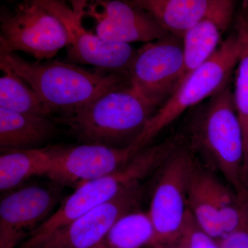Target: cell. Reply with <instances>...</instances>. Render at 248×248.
Here are the masks:
<instances>
[{
	"instance_id": "obj_1",
	"label": "cell",
	"mask_w": 248,
	"mask_h": 248,
	"mask_svg": "<svg viewBox=\"0 0 248 248\" xmlns=\"http://www.w3.org/2000/svg\"><path fill=\"white\" fill-rule=\"evenodd\" d=\"M53 112L73 115L111 90L129 84L127 77L59 61L29 62L16 54L0 55Z\"/></svg>"
},
{
	"instance_id": "obj_2",
	"label": "cell",
	"mask_w": 248,
	"mask_h": 248,
	"mask_svg": "<svg viewBox=\"0 0 248 248\" xmlns=\"http://www.w3.org/2000/svg\"><path fill=\"white\" fill-rule=\"evenodd\" d=\"M192 144L219 170L238 195L248 197L244 132L230 83L197 112L192 124Z\"/></svg>"
},
{
	"instance_id": "obj_3",
	"label": "cell",
	"mask_w": 248,
	"mask_h": 248,
	"mask_svg": "<svg viewBox=\"0 0 248 248\" xmlns=\"http://www.w3.org/2000/svg\"><path fill=\"white\" fill-rule=\"evenodd\" d=\"M179 142L174 137L146 147L122 169L84 183L66 197L52 216L18 247H29L40 242L80 217L115 198L127 187L140 183L155 169H161L177 151Z\"/></svg>"
},
{
	"instance_id": "obj_4",
	"label": "cell",
	"mask_w": 248,
	"mask_h": 248,
	"mask_svg": "<svg viewBox=\"0 0 248 248\" xmlns=\"http://www.w3.org/2000/svg\"><path fill=\"white\" fill-rule=\"evenodd\" d=\"M157 110L128 84L58 120L82 143L122 148L140 136Z\"/></svg>"
},
{
	"instance_id": "obj_5",
	"label": "cell",
	"mask_w": 248,
	"mask_h": 248,
	"mask_svg": "<svg viewBox=\"0 0 248 248\" xmlns=\"http://www.w3.org/2000/svg\"><path fill=\"white\" fill-rule=\"evenodd\" d=\"M239 56L235 32L222 41L208 61L186 76L174 92L148 121L136 140L132 142L140 149L146 146L164 128L187 109L210 99L230 83Z\"/></svg>"
},
{
	"instance_id": "obj_6",
	"label": "cell",
	"mask_w": 248,
	"mask_h": 248,
	"mask_svg": "<svg viewBox=\"0 0 248 248\" xmlns=\"http://www.w3.org/2000/svg\"><path fill=\"white\" fill-rule=\"evenodd\" d=\"M0 22V55L22 51L45 62L69 47L64 26L39 0L24 1L14 12L1 14Z\"/></svg>"
},
{
	"instance_id": "obj_7",
	"label": "cell",
	"mask_w": 248,
	"mask_h": 248,
	"mask_svg": "<svg viewBox=\"0 0 248 248\" xmlns=\"http://www.w3.org/2000/svg\"><path fill=\"white\" fill-rule=\"evenodd\" d=\"M184 70L182 39L169 34L137 50L129 70V84L157 108L180 84Z\"/></svg>"
},
{
	"instance_id": "obj_8",
	"label": "cell",
	"mask_w": 248,
	"mask_h": 248,
	"mask_svg": "<svg viewBox=\"0 0 248 248\" xmlns=\"http://www.w3.org/2000/svg\"><path fill=\"white\" fill-rule=\"evenodd\" d=\"M196 165L190 150L180 147L161 167L148 211L155 231L152 248L166 244L182 231L188 213L187 190Z\"/></svg>"
},
{
	"instance_id": "obj_9",
	"label": "cell",
	"mask_w": 248,
	"mask_h": 248,
	"mask_svg": "<svg viewBox=\"0 0 248 248\" xmlns=\"http://www.w3.org/2000/svg\"><path fill=\"white\" fill-rule=\"evenodd\" d=\"M39 1L64 26L70 40L69 56L73 60L128 78L137 50L130 45L104 40L86 30L82 24L86 1H73L70 7L58 0Z\"/></svg>"
},
{
	"instance_id": "obj_10",
	"label": "cell",
	"mask_w": 248,
	"mask_h": 248,
	"mask_svg": "<svg viewBox=\"0 0 248 248\" xmlns=\"http://www.w3.org/2000/svg\"><path fill=\"white\" fill-rule=\"evenodd\" d=\"M140 151L133 143L122 148L89 143L50 146V164L45 177L58 185L76 188L122 169Z\"/></svg>"
},
{
	"instance_id": "obj_11",
	"label": "cell",
	"mask_w": 248,
	"mask_h": 248,
	"mask_svg": "<svg viewBox=\"0 0 248 248\" xmlns=\"http://www.w3.org/2000/svg\"><path fill=\"white\" fill-rule=\"evenodd\" d=\"M52 187L30 185L6 192L0 202V248H17L52 216L58 203Z\"/></svg>"
},
{
	"instance_id": "obj_12",
	"label": "cell",
	"mask_w": 248,
	"mask_h": 248,
	"mask_svg": "<svg viewBox=\"0 0 248 248\" xmlns=\"http://www.w3.org/2000/svg\"><path fill=\"white\" fill-rule=\"evenodd\" d=\"M141 197V184H134L40 242L17 248H97L114 223L135 210Z\"/></svg>"
},
{
	"instance_id": "obj_13",
	"label": "cell",
	"mask_w": 248,
	"mask_h": 248,
	"mask_svg": "<svg viewBox=\"0 0 248 248\" xmlns=\"http://www.w3.org/2000/svg\"><path fill=\"white\" fill-rule=\"evenodd\" d=\"M244 198L196 165L187 190V208L197 224L209 236L217 241L224 236L222 222L230 221L237 215Z\"/></svg>"
},
{
	"instance_id": "obj_14",
	"label": "cell",
	"mask_w": 248,
	"mask_h": 248,
	"mask_svg": "<svg viewBox=\"0 0 248 248\" xmlns=\"http://www.w3.org/2000/svg\"><path fill=\"white\" fill-rule=\"evenodd\" d=\"M95 4L102 11L92 4L85 6L87 11L84 9V14L95 20L96 34L104 40L125 45L148 43L169 35L149 14L130 1L105 0Z\"/></svg>"
},
{
	"instance_id": "obj_15",
	"label": "cell",
	"mask_w": 248,
	"mask_h": 248,
	"mask_svg": "<svg viewBox=\"0 0 248 248\" xmlns=\"http://www.w3.org/2000/svg\"><path fill=\"white\" fill-rule=\"evenodd\" d=\"M235 6L234 1L222 0L215 12L192 27L183 37L184 70L181 82L217 51L221 45L222 36L231 24Z\"/></svg>"
},
{
	"instance_id": "obj_16",
	"label": "cell",
	"mask_w": 248,
	"mask_h": 248,
	"mask_svg": "<svg viewBox=\"0 0 248 248\" xmlns=\"http://www.w3.org/2000/svg\"><path fill=\"white\" fill-rule=\"evenodd\" d=\"M170 35L182 39L186 32L215 12L222 0H134Z\"/></svg>"
},
{
	"instance_id": "obj_17",
	"label": "cell",
	"mask_w": 248,
	"mask_h": 248,
	"mask_svg": "<svg viewBox=\"0 0 248 248\" xmlns=\"http://www.w3.org/2000/svg\"><path fill=\"white\" fill-rule=\"evenodd\" d=\"M55 131V124L47 117L0 108L1 151L38 148Z\"/></svg>"
},
{
	"instance_id": "obj_18",
	"label": "cell",
	"mask_w": 248,
	"mask_h": 248,
	"mask_svg": "<svg viewBox=\"0 0 248 248\" xmlns=\"http://www.w3.org/2000/svg\"><path fill=\"white\" fill-rule=\"evenodd\" d=\"M50 161V146L1 151L0 190L10 192L31 178L45 177Z\"/></svg>"
},
{
	"instance_id": "obj_19",
	"label": "cell",
	"mask_w": 248,
	"mask_h": 248,
	"mask_svg": "<svg viewBox=\"0 0 248 248\" xmlns=\"http://www.w3.org/2000/svg\"><path fill=\"white\" fill-rule=\"evenodd\" d=\"M155 231L148 212L133 210L111 227L97 248H143L154 244Z\"/></svg>"
},
{
	"instance_id": "obj_20",
	"label": "cell",
	"mask_w": 248,
	"mask_h": 248,
	"mask_svg": "<svg viewBox=\"0 0 248 248\" xmlns=\"http://www.w3.org/2000/svg\"><path fill=\"white\" fill-rule=\"evenodd\" d=\"M0 108L47 117L53 113L39 94L16 74L4 59L0 58Z\"/></svg>"
},
{
	"instance_id": "obj_21",
	"label": "cell",
	"mask_w": 248,
	"mask_h": 248,
	"mask_svg": "<svg viewBox=\"0 0 248 248\" xmlns=\"http://www.w3.org/2000/svg\"><path fill=\"white\" fill-rule=\"evenodd\" d=\"M234 32L239 45V56L235 68L233 96L244 132L246 156L248 146V6L246 1L236 17Z\"/></svg>"
},
{
	"instance_id": "obj_22",
	"label": "cell",
	"mask_w": 248,
	"mask_h": 248,
	"mask_svg": "<svg viewBox=\"0 0 248 248\" xmlns=\"http://www.w3.org/2000/svg\"><path fill=\"white\" fill-rule=\"evenodd\" d=\"M155 248H220L218 241L209 236L197 224L188 210L182 231L177 236Z\"/></svg>"
},
{
	"instance_id": "obj_23",
	"label": "cell",
	"mask_w": 248,
	"mask_h": 248,
	"mask_svg": "<svg viewBox=\"0 0 248 248\" xmlns=\"http://www.w3.org/2000/svg\"><path fill=\"white\" fill-rule=\"evenodd\" d=\"M218 242L220 248H248V225L226 235Z\"/></svg>"
},
{
	"instance_id": "obj_24",
	"label": "cell",
	"mask_w": 248,
	"mask_h": 248,
	"mask_svg": "<svg viewBox=\"0 0 248 248\" xmlns=\"http://www.w3.org/2000/svg\"><path fill=\"white\" fill-rule=\"evenodd\" d=\"M245 169H246V173L248 178V146L247 151H246V156H245Z\"/></svg>"
},
{
	"instance_id": "obj_25",
	"label": "cell",
	"mask_w": 248,
	"mask_h": 248,
	"mask_svg": "<svg viewBox=\"0 0 248 248\" xmlns=\"http://www.w3.org/2000/svg\"><path fill=\"white\" fill-rule=\"evenodd\" d=\"M246 4H247L248 6V1H246Z\"/></svg>"
}]
</instances>
